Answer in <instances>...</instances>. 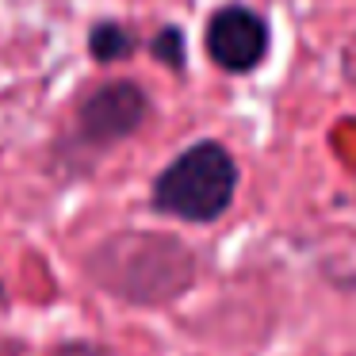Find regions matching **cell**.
Masks as SVG:
<instances>
[{
    "label": "cell",
    "instance_id": "cell-3",
    "mask_svg": "<svg viewBox=\"0 0 356 356\" xmlns=\"http://www.w3.org/2000/svg\"><path fill=\"white\" fill-rule=\"evenodd\" d=\"M149 119V96L134 81H104L88 88L73 111V142L88 154L119 146Z\"/></svg>",
    "mask_w": 356,
    "mask_h": 356
},
{
    "label": "cell",
    "instance_id": "cell-7",
    "mask_svg": "<svg viewBox=\"0 0 356 356\" xmlns=\"http://www.w3.org/2000/svg\"><path fill=\"white\" fill-rule=\"evenodd\" d=\"M50 356H108V348L92 345V341H70V345H58Z\"/></svg>",
    "mask_w": 356,
    "mask_h": 356
},
{
    "label": "cell",
    "instance_id": "cell-6",
    "mask_svg": "<svg viewBox=\"0 0 356 356\" xmlns=\"http://www.w3.org/2000/svg\"><path fill=\"white\" fill-rule=\"evenodd\" d=\"M149 54L157 58L161 65H169V70H184V31L180 27H161V31L149 39Z\"/></svg>",
    "mask_w": 356,
    "mask_h": 356
},
{
    "label": "cell",
    "instance_id": "cell-5",
    "mask_svg": "<svg viewBox=\"0 0 356 356\" xmlns=\"http://www.w3.org/2000/svg\"><path fill=\"white\" fill-rule=\"evenodd\" d=\"M134 50H138V35H134L131 27L115 24V19H100V24H92V31H88V54L100 65L123 62Z\"/></svg>",
    "mask_w": 356,
    "mask_h": 356
},
{
    "label": "cell",
    "instance_id": "cell-2",
    "mask_svg": "<svg viewBox=\"0 0 356 356\" xmlns=\"http://www.w3.org/2000/svg\"><path fill=\"white\" fill-rule=\"evenodd\" d=\"M234 192H238V161L222 142L203 138L157 172L149 203L157 215L203 226L230 211Z\"/></svg>",
    "mask_w": 356,
    "mask_h": 356
},
{
    "label": "cell",
    "instance_id": "cell-1",
    "mask_svg": "<svg viewBox=\"0 0 356 356\" xmlns=\"http://www.w3.org/2000/svg\"><path fill=\"white\" fill-rule=\"evenodd\" d=\"M88 276L115 299L134 307H161L192 287L195 257L169 234L123 230L96 245L88 257Z\"/></svg>",
    "mask_w": 356,
    "mask_h": 356
},
{
    "label": "cell",
    "instance_id": "cell-8",
    "mask_svg": "<svg viewBox=\"0 0 356 356\" xmlns=\"http://www.w3.org/2000/svg\"><path fill=\"white\" fill-rule=\"evenodd\" d=\"M345 73H348V81H356V35L348 39V47H345Z\"/></svg>",
    "mask_w": 356,
    "mask_h": 356
},
{
    "label": "cell",
    "instance_id": "cell-4",
    "mask_svg": "<svg viewBox=\"0 0 356 356\" xmlns=\"http://www.w3.org/2000/svg\"><path fill=\"white\" fill-rule=\"evenodd\" d=\"M268 42L272 39L264 16L245 4H222L203 31L207 58L226 73H253L268 58Z\"/></svg>",
    "mask_w": 356,
    "mask_h": 356
}]
</instances>
